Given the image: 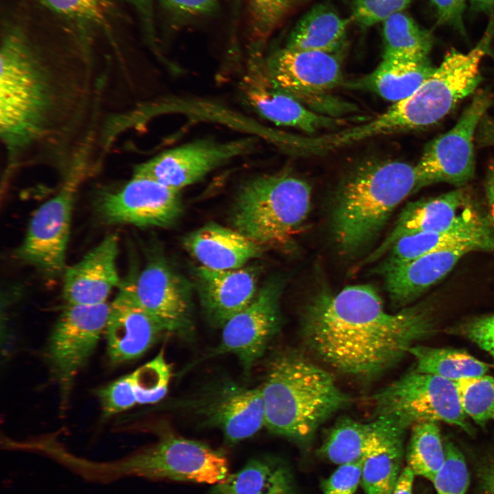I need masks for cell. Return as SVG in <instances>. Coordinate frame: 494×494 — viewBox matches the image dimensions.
Listing matches in <instances>:
<instances>
[{
  "instance_id": "1",
  "label": "cell",
  "mask_w": 494,
  "mask_h": 494,
  "mask_svg": "<svg viewBox=\"0 0 494 494\" xmlns=\"http://www.w3.org/2000/svg\"><path fill=\"white\" fill-rule=\"evenodd\" d=\"M0 49L6 170L44 163L63 173L95 134L105 75L96 76L93 54H58L13 21L1 28Z\"/></svg>"
},
{
  "instance_id": "2",
  "label": "cell",
  "mask_w": 494,
  "mask_h": 494,
  "mask_svg": "<svg viewBox=\"0 0 494 494\" xmlns=\"http://www.w3.org/2000/svg\"><path fill=\"white\" fill-rule=\"evenodd\" d=\"M437 330L430 303L389 313L368 284L337 292L323 285L307 302L301 322L303 340L315 355L340 373L366 381L395 367Z\"/></svg>"
},
{
  "instance_id": "3",
  "label": "cell",
  "mask_w": 494,
  "mask_h": 494,
  "mask_svg": "<svg viewBox=\"0 0 494 494\" xmlns=\"http://www.w3.org/2000/svg\"><path fill=\"white\" fill-rule=\"evenodd\" d=\"M261 389L265 427L301 445L351 401L327 370L295 351L270 361Z\"/></svg>"
},
{
  "instance_id": "4",
  "label": "cell",
  "mask_w": 494,
  "mask_h": 494,
  "mask_svg": "<svg viewBox=\"0 0 494 494\" xmlns=\"http://www.w3.org/2000/svg\"><path fill=\"white\" fill-rule=\"evenodd\" d=\"M416 191L415 166L406 163H368L354 170L340 187L332 213L340 252L353 255L368 246L398 205Z\"/></svg>"
},
{
  "instance_id": "5",
  "label": "cell",
  "mask_w": 494,
  "mask_h": 494,
  "mask_svg": "<svg viewBox=\"0 0 494 494\" xmlns=\"http://www.w3.org/2000/svg\"><path fill=\"white\" fill-rule=\"evenodd\" d=\"M311 199V187L296 176L285 172L255 177L237 192L232 228L266 249H290L308 216Z\"/></svg>"
},
{
  "instance_id": "6",
  "label": "cell",
  "mask_w": 494,
  "mask_h": 494,
  "mask_svg": "<svg viewBox=\"0 0 494 494\" xmlns=\"http://www.w3.org/2000/svg\"><path fill=\"white\" fill-rule=\"evenodd\" d=\"M73 469L83 478L99 481L137 476L215 484L228 475V460L222 451L170 434L120 460L97 463L76 458Z\"/></svg>"
},
{
  "instance_id": "7",
  "label": "cell",
  "mask_w": 494,
  "mask_h": 494,
  "mask_svg": "<svg viewBox=\"0 0 494 494\" xmlns=\"http://www.w3.org/2000/svg\"><path fill=\"white\" fill-rule=\"evenodd\" d=\"M494 38V19L467 52L452 49L432 75L410 97L395 102L404 131L432 125L447 115L480 84V66Z\"/></svg>"
},
{
  "instance_id": "8",
  "label": "cell",
  "mask_w": 494,
  "mask_h": 494,
  "mask_svg": "<svg viewBox=\"0 0 494 494\" xmlns=\"http://www.w3.org/2000/svg\"><path fill=\"white\" fill-rule=\"evenodd\" d=\"M373 398L377 416H392L408 429L421 423L443 422L473 434L456 384L451 380L413 370L379 390Z\"/></svg>"
},
{
  "instance_id": "9",
  "label": "cell",
  "mask_w": 494,
  "mask_h": 494,
  "mask_svg": "<svg viewBox=\"0 0 494 494\" xmlns=\"http://www.w3.org/2000/svg\"><path fill=\"white\" fill-rule=\"evenodd\" d=\"M90 159H77L62 176L59 191L34 212L25 237L14 252L19 260L48 279L57 277L64 270L74 198L91 167Z\"/></svg>"
},
{
  "instance_id": "10",
  "label": "cell",
  "mask_w": 494,
  "mask_h": 494,
  "mask_svg": "<svg viewBox=\"0 0 494 494\" xmlns=\"http://www.w3.org/2000/svg\"><path fill=\"white\" fill-rule=\"evenodd\" d=\"M174 406L198 417L203 426L220 430L225 442L235 445L265 427L261 386L248 387L220 377L177 401Z\"/></svg>"
},
{
  "instance_id": "11",
  "label": "cell",
  "mask_w": 494,
  "mask_h": 494,
  "mask_svg": "<svg viewBox=\"0 0 494 494\" xmlns=\"http://www.w3.org/2000/svg\"><path fill=\"white\" fill-rule=\"evenodd\" d=\"M491 104L488 93L477 94L456 124L427 145L414 165L417 190L438 183L460 187L472 179L475 172L474 135Z\"/></svg>"
},
{
  "instance_id": "12",
  "label": "cell",
  "mask_w": 494,
  "mask_h": 494,
  "mask_svg": "<svg viewBox=\"0 0 494 494\" xmlns=\"http://www.w3.org/2000/svg\"><path fill=\"white\" fill-rule=\"evenodd\" d=\"M283 287L279 278L267 281L252 301L222 327L220 343L205 357L232 354L248 375L280 329Z\"/></svg>"
},
{
  "instance_id": "13",
  "label": "cell",
  "mask_w": 494,
  "mask_h": 494,
  "mask_svg": "<svg viewBox=\"0 0 494 494\" xmlns=\"http://www.w3.org/2000/svg\"><path fill=\"white\" fill-rule=\"evenodd\" d=\"M110 304L67 303L51 331L47 358L62 397L93 353L105 331Z\"/></svg>"
},
{
  "instance_id": "14",
  "label": "cell",
  "mask_w": 494,
  "mask_h": 494,
  "mask_svg": "<svg viewBox=\"0 0 494 494\" xmlns=\"http://www.w3.org/2000/svg\"><path fill=\"white\" fill-rule=\"evenodd\" d=\"M252 137L217 142L202 139L169 149L137 165L132 176L156 180L180 191L231 160L251 152Z\"/></svg>"
},
{
  "instance_id": "15",
  "label": "cell",
  "mask_w": 494,
  "mask_h": 494,
  "mask_svg": "<svg viewBox=\"0 0 494 494\" xmlns=\"http://www.w3.org/2000/svg\"><path fill=\"white\" fill-rule=\"evenodd\" d=\"M95 209L106 224L165 227L180 217L183 205L180 191L132 176L116 189L102 192Z\"/></svg>"
},
{
  "instance_id": "16",
  "label": "cell",
  "mask_w": 494,
  "mask_h": 494,
  "mask_svg": "<svg viewBox=\"0 0 494 494\" xmlns=\"http://www.w3.org/2000/svg\"><path fill=\"white\" fill-rule=\"evenodd\" d=\"M134 296L170 333L192 335V306L187 282L161 257L150 258L139 273L130 274Z\"/></svg>"
},
{
  "instance_id": "17",
  "label": "cell",
  "mask_w": 494,
  "mask_h": 494,
  "mask_svg": "<svg viewBox=\"0 0 494 494\" xmlns=\"http://www.w3.org/2000/svg\"><path fill=\"white\" fill-rule=\"evenodd\" d=\"M273 83L301 102H320L343 82L336 54L302 51L286 47L263 58Z\"/></svg>"
},
{
  "instance_id": "18",
  "label": "cell",
  "mask_w": 494,
  "mask_h": 494,
  "mask_svg": "<svg viewBox=\"0 0 494 494\" xmlns=\"http://www.w3.org/2000/svg\"><path fill=\"white\" fill-rule=\"evenodd\" d=\"M484 215L466 189L459 187L436 197L409 202L386 238L361 263L381 259L400 237L421 232L442 231L481 220Z\"/></svg>"
},
{
  "instance_id": "19",
  "label": "cell",
  "mask_w": 494,
  "mask_h": 494,
  "mask_svg": "<svg viewBox=\"0 0 494 494\" xmlns=\"http://www.w3.org/2000/svg\"><path fill=\"white\" fill-rule=\"evenodd\" d=\"M263 56L248 58L241 89L247 103L260 115L280 126L313 133L342 125L344 121L314 112L277 86L268 75Z\"/></svg>"
},
{
  "instance_id": "20",
  "label": "cell",
  "mask_w": 494,
  "mask_h": 494,
  "mask_svg": "<svg viewBox=\"0 0 494 494\" xmlns=\"http://www.w3.org/2000/svg\"><path fill=\"white\" fill-rule=\"evenodd\" d=\"M104 332L107 353L115 364L141 357L162 336L169 333L137 303L130 277L120 284L119 292L110 303Z\"/></svg>"
},
{
  "instance_id": "21",
  "label": "cell",
  "mask_w": 494,
  "mask_h": 494,
  "mask_svg": "<svg viewBox=\"0 0 494 494\" xmlns=\"http://www.w3.org/2000/svg\"><path fill=\"white\" fill-rule=\"evenodd\" d=\"M260 272L257 266L226 270L199 266L194 269L201 307L211 325L222 329L252 301L259 290Z\"/></svg>"
},
{
  "instance_id": "22",
  "label": "cell",
  "mask_w": 494,
  "mask_h": 494,
  "mask_svg": "<svg viewBox=\"0 0 494 494\" xmlns=\"http://www.w3.org/2000/svg\"><path fill=\"white\" fill-rule=\"evenodd\" d=\"M489 217L442 231L421 232L398 239L373 273L382 276L390 270L423 255L467 247L474 251L494 252V231Z\"/></svg>"
},
{
  "instance_id": "23",
  "label": "cell",
  "mask_w": 494,
  "mask_h": 494,
  "mask_svg": "<svg viewBox=\"0 0 494 494\" xmlns=\"http://www.w3.org/2000/svg\"><path fill=\"white\" fill-rule=\"evenodd\" d=\"M118 237L107 235L80 261L65 270L62 296L67 303L98 305L106 302L119 283L116 260Z\"/></svg>"
},
{
  "instance_id": "24",
  "label": "cell",
  "mask_w": 494,
  "mask_h": 494,
  "mask_svg": "<svg viewBox=\"0 0 494 494\" xmlns=\"http://www.w3.org/2000/svg\"><path fill=\"white\" fill-rule=\"evenodd\" d=\"M407 430L398 420L387 415H378L368 423L342 417L329 430L319 454L339 465L355 462L364 459L384 444L405 436Z\"/></svg>"
},
{
  "instance_id": "25",
  "label": "cell",
  "mask_w": 494,
  "mask_h": 494,
  "mask_svg": "<svg viewBox=\"0 0 494 494\" xmlns=\"http://www.w3.org/2000/svg\"><path fill=\"white\" fill-rule=\"evenodd\" d=\"M471 252L474 250L467 247L434 251L390 270L382 276L392 305L409 306Z\"/></svg>"
},
{
  "instance_id": "26",
  "label": "cell",
  "mask_w": 494,
  "mask_h": 494,
  "mask_svg": "<svg viewBox=\"0 0 494 494\" xmlns=\"http://www.w3.org/2000/svg\"><path fill=\"white\" fill-rule=\"evenodd\" d=\"M183 246L200 266L219 270L242 268L266 250L237 230L214 222L188 234Z\"/></svg>"
},
{
  "instance_id": "27",
  "label": "cell",
  "mask_w": 494,
  "mask_h": 494,
  "mask_svg": "<svg viewBox=\"0 0 494 494\" xmlns=\"http://www.w3.org/2000/svg\"><path fill=\"white\" fill-rule=\"evenodd\" d=\"M47 11L71 32L73 39L93 49L98 35L110 41L119 18L115 0H30Z\"/></svg>"
},
{
  "instance_id": "28",
  "label": "cell",
  "mask_w": 494,
  "mask_h": 494,
  "mask_svg": "<svg viewBox=\"0 0 494 494\" xmlns=\"http://www.w3.org/2000/svg\"><path fill=\"white\" fill-rule=\"evenodd\" d=\"M207 494H294V489L285 464L274 458L259 456L215 484Z\"/></svg>"
},
{
  "instance_id": "29",
  "label": "cell",
  "mask_w": 494,
  "mask_h": 494,
  "mask_svg": "<svg viewBox=\"0 0 494 494\" xmlns=\"http://www.w3.org/2000/svg\"><path fill=\"white\" fill-rule=\"evenodd\" d=\"M428 58L405 60L383 58L370 73L355 82V87L375 92L392 103L412 95L434 73Z\"/></svg>"
},
{
  "instance_id": "30",
  "label": "cell",
  "mask_w": 494,
  "mask_h": 494,
  "mask_svg": "<svg viewBox=\"0 0 494 494\" xmlns=\"http://www.w3.org/2000/svg\"><path fill=\"white\" fill-rule=\"evenodd\" d=\"M348 21L325 4L313 7L291 31L285 47L302 51L336 54L342 47Z\"/></svg>"
},
{
  "instance_id": "31",
  "label": "cell",
  "mask_w": 494,
  "mask_h": 494,
  "mask_svg": "<svg viewBox=\"0 0 494 494\" xmlns=\"http://www.w3.org/2000/svg\"><path fill=\"white\" fill-rule=\"evenodd\" d=\"M415 360L416 372L457 381L486 375L489 365L468 352L451 348L430 347L419 344L409 351Z\"/></svg>"
},
{
  "instance_id": "32",
  "label": "cell",
  "mask_w": 494,
  "mask_h": 494,
  "mask_svg": "<svg viewBox=\"0 0 494 494\" xmlns=\"http://www.w3.org/2000/svg\"><path fill=\"white\" fill-rule=\"evenodd\" d=\"M383 58L423 60L433 44L431 34L403 11L382 21Z\"/></svg>"
},
{
  "instance_id": "33",
  "label": "cell",
  "mask_w": 494,
  "mask_h": 494,
  "mask_svg": "<svg viewBox=\"0 0 494 494\" xmlns=\"http://www.w3.org/2000/svg\"><path fill=\"white\" fill-rule=\"evenodd\" d=\"M405 436L392 440L364 458L361 485L365 494H391L401 472Z\"/></svg>"
},
{
  "instance_id": "34",
  "label": "cell",
  "mask_w": 494,
  "mask_h": 494,
  "mask_svg": "<svg viewBox=\"0 0 494 494\" xmlns=\"http://www.w3.org/2000/svg\"><path fill=\"white\" fill-rule=\"evenodd\" d=\"M445 458V445L438 423H421L412 427L406 460L407 466L415 475L432 482Z\"/></svg>"
},
{
  "instance_id": "35",
  "label": "cell",
  "mask_w": 494,
  "mask_h": 494,
  "mask_svg": "<svg viewBox=\"0 0 494 494\" xmlns=\"http://www.w3.org/2000/svg\"><path fill=\"white\" fill-rule=\"evenodd\" d=\"M248 54H262L266 40L280 24L290 0H245Z\"/></svg>"
},
{
  "instance_id": "36",
  "label": "cell",
  "mask_w": 494,
  "mask_h": 494,
  "mask_svg": "<svg viewBox=\"0 0 494 494\" xmlns=\"http://www.w3.org/2000/svg\"><path fill=\"white\" fill-rule=\"evenodd\" d=\"M467 416L480 426L494 422V376L484 375L455 382Z\"/></svg>"
},
{
  "instance_id": "37",
  "label": "cell",
  "mask_w": 494,
  "mask_h": 494,
  "mask_svg": "<svg viewBox=\"0 0 494 494\" xmlns=\"http://www.w3.org/2000/svg\"><path fill=\"white\" fill-rule=\"evenodd\" d=\"M130 374L137 403L152 404L167 395L172 368L165 357L164 350L161 349L152 360Z\"/></svg>"
},
{
  "instance_id": "38",
  "label": "cell",
  "mask_w": 494,
  "mask_h": 494,
  "mask_svg": "<svg viewBox=\"0 0 494 494\" xmlns=\"http://www.w3.org/2000/svg\"><path fill=\"white\" fill-rule=\"evenodd\" d=\"M167 25L174 30L213 16L220 0H156Z\"/></svg>"
},
{
  "instance_id": "39",
  "label": "cell",
  "mask_w": 494,
  "mask_h": 494,
  "mask_svg": "<svg viewBox=\"0 0 494 494\" xmlns=\"http://www.w3.org/2000/svg\"><path fill=\"white\" fill-rule=\"evenodd\" d=\"M445 458L432 483L437 494H466L469 474L465 458L451 441L444 443Z\"/></svg>"
},
{
  "instance_id": "40",
  "label": "cell",
  "mask_w": 494,
  "mask_h": 494,
  "mask_svg": "<svg viewBox=\"0 0 494 494\" xmlns=\"http://www.w3.org/2000/svg\"><path fill=\"white\" fill-rule=\"evenodd\" d=\"M97 395L106 416L126 410L137 403L130 373L100 388Z\"/></svg>"
},
{
  "instance_id": "41",
  "label": "cell",
  "mask_w": 494,
  "mask_h": 494,
  "mask_svg": "<svg viewBox=\"0 0 494 494\" xmlns=\"http://www.w3.org/2000/svg\"><path fill=\"white\" fill-rule=\"evenodd\" d=\"M411 0H353L355 21L362 27L382 22L392 14L403 11Z\"/></svg>"
},
{
  "instance_id": "42",
  "label": "cell",
  "mask_w": 494,
  "mask_h": 494,
  "mask_svg": "<svg viewBox=\"0 0 494 494\" xmlns=\"http://www.w3.org/2000/svg\"><path fill=\"white\" fill-rule=\"evenodd\" d=\"M471 341L494 358V314L471 318L451 329Z\"/></svg>"
},
{
  "instance_id": "43",
  "label": "cell",
  "mask_w": 494,
  "mask_h": 494,
  "mask_svg": "<svg viewBox=\"0 0 494 494\" xmlns=\"http://www.w3.org/2000/svg\"><path fill=\"white\" fill-rule=\"evenodd\" d=\"M364 459L340 464L322 483L323 494H354L361 484Z\"/></svg>"
},
{
  "instance_id": "44",
  "label": "cell",
  "mask_w": 494,
  "mask_h": 494,
  "mask_svg": "<svg viewBox=\"0 0 494 494\" xmlns=\"http://www.w3.org/2000/svg\"><path fill=\"white\" fill-rule=\"evenodd\" d=\"M467 1L430 0L436 10L438 22L454 27L462 34H465L463 18Z\"/></svg>"
},
{
  "instance_id": "45",
  "label": "cell",
  "mask_w": 494,
  "mask_h": 494,
  "mask_svg": "<svg viewBox=\"0 0 494 494\" xmlns=\"http://www.w3.org/2000/svg\"><path fill=\"white\" fill-rule=\"evenodd\" d=\"M135 12L148 44L156 47L155 0H125Z\"/></svg>"
},
{
  "instance_id": "46",
  "label": "cell",
  "mask_w": 494,
  "mask_h": 494,
  "mask_svg": "<svg viewBox=\"0 0 494 494\" xmlns=\"http://www.w3.org/2000/svg\"><path fill=\"white\" fill-rule=\"evenodd\" d=\"M478 494H494V452L476 466Z\"/></svg>"
},
{
  "instance_id": "47",
  "label": "cell",
  "mask_w": 494,
  "mask_h": 494,
  "mask_svg": "<svg viewBox=\"0 0 494 494\" xmlns=\"http://www.w3.org/2000/svg\"><path fill=\"white\" fill-rule=\"evenodd\" d=\"M414 476L409 467L403 468L391 494H412Z\"/></svg>"
},
{
  "instance_id": "48",
  "label": "cell",
  "mask_w": 494,
  "mask_h": 494,
  "mask_svg": "<svg viewBox=\"0 0 494 494\" xmlns=\"http://www.w3.org/2000/svg\"><path fill=\"white\" fill-rule=\"evenodd\" d=\"M484 190L489 209V217L494 226V162L489 168L484 183Z\"/></svg>"
},
{
  "instance_id": "49",
  "label": "cell",
  "mask_w": 494,
  "mask_h": 494,
  "mask_svg": "<svg viewBox=\"0 0 494 494\" xmlns=\"http://www.w3.org/2000/svg\"><path fill=\"white\" fill-rule=\"evenodd\" d=\"M471 9L487 15L494 14V0H467Z\"/></svg>"
}]
</instances>
